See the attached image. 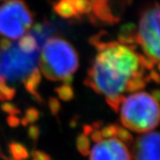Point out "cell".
Instances as JSON below:
<instances>
[{"label":"cell","instance_id":"obj_14","mask_svg":"<svg viewBox=\"0 0 160 160\" xmlns=\"http://www.w3.org/2000/svg\"><path fill=\"white\" fill-rule=\"evenodd\" d=\"M33 160H50V158L45 153L36 151L33 153Z\"/></svg>","mask_w":160,"mask_h":160},{"label":"cell","instance_id":"obj_8","mask_svg":"<svg viewBox=\"0 0 160 160\" xmlns=\"http://www.w3.org/2000/svg\"><path fill=\"white\" fill-rule=\"evenodd\" d=\"M133 160H159V135L150 132L137 137L132 146Z\"/></svg>","mask_w":160,"mask_h":160},{"label":"cell","instance_id":"obj_12","mask_svg":"<svg viewBox=\"0 0 160 160\" xmlns=\"http://www.w3.org/2000/svg\"><path fill=\"white\" fill-rule=\"evenodd\" d=\"M77 147L79 152L83 155L89 154V141L84 135H81L77 140Z\"/></svg>","mask_w":160,"mask_h":160},{"label":"cell","instance_id":"obj_11","mask_svg":"<svg viewBox=\"0 0 160 160\" xmlns=\"http://www.w3.org/2000/svg\"><path fill=\"white\" fill-rule=\"evenodd\" d=\"M15 88H11L4 80L0 78V100L9 101L15 96Z\"/></svg>","mask_w":160,"mask_h":160},{"label":"cell","instance_id":"obj_4","mask_svg":"<svg viewBox=\"0 0 160 160\" xmlns=\"http://www.w3.org/2000/svg\"><path fill=\"white\" fill-rule=\"evenodd\" d=\"M122 125L136 132H151L158 126L159 106L154 96L136 92L125 97L119 105Z\"/></svg>","mask_w":160,"mask_h":160},{"label":"cell","instance_id":"obj_10","mask_svg":"<svg viewBox=\"0 0 160 160\" xmlns=\"http://www.w3.org/2000/svg\"><path fill=\"white\" fill-rule=\"evenodd\" d=\"M10 152L13 160H25L29 157L26 149L23 145L18 143H13L11 145Z\"/></svg>","mask_w":160,"mask_h":160},{"label":"cell","instance_id":"obj_7","mask_svg":"<svg viewBox=\"0 0 160 160\" xmlns=\"http://www.w3.org/2000/svg\"><path fill=\"white\" fill-rule=\"evenodd\" d=\"M96 142L90 152L89 160H132L126 144L118 137H105Z\"/></svg>","mask_w":160,"mask_h":160},{"label":"cell","instance_id":"obj_9","mask_svg":"<svg viewBox=\"0 0 160 160\" xmlns=\"http://www.w3.org/2000/svg\"><path fill=\"white\" fill-rule=\"evenodd\" d=\"M55 11L57 14L65 18H71L78 16L72 0L58 1L55 5Z\"/></svg>","mask_w":160,"mask_h":160},{"label":"cell","instance_id":"obj_3","mask_svg":"<svg viewBox=\"0 0 160 160\" xmlns=\"http://www.w3.org/2000/svg\"><path fill=\"white\" fill-rule=\"evenodd\" d=\"M38 57L39 52H25L20 48L17 42L2 40L0 42V78L10 87V84L19 82L25 85L34 77L41 74L38 68Z\"/></svg>","mask_w":160,"mask_h":160},{"label":"cell","instance_id":"obj_6","mask_svg":"<svg viewBox=\"0 0 160 160\" xmlns=\"http://www.w3.org/2000/svg\"><path fill=\"white\" fill-rule=\"evenodd\" d=\"M145 57L154 65L159 61V7L158 3L142 13L139 29L136 35Z\"/></svg>","mask_w":160,"mask_h":160},{"label":"cell","instance_id":"obj_2","mask_svg":"<svg viewBox=\"0 0 160 160\" xmlns=\"http://www.w3.org/2000/svg\"><path fill=\"white\" fill-rule=\"evenodd\" d=\"M38 66L48 79L68 82L78 67V55L72 45L64 38H48L42 46Z\"/></svg>","mask_w":160,"mask_h":160},{"label":"cell","instance_id":"obj_1","mask_svg":"<svg viewBox=\"0 0 160 160\" xmlns=\"http://www.w3.org/2000/svg\"><path fill=\"white\" fill-rule=\"evenodd\" d=\"M97 54L85 80L89 88L103 95L108 105L118 111L124 94L143 88L148 81H158L154 64L138 53L132 44L101 42Z\"/></svg>","mask_w":160,"mask_h":160},{"label":"cell","instance_id":"obj_13","mask_svg":"<svg viewBox=\"0 0 160 160\" xmlns=\"http://www.w3.org/2000/svg\"><path fill=\"white\" fill-rule=\"evenodd\" d=\"M58 94L61 97V98L65 100H70L73 97V91L71 89V87L69 86V83H66L65 85L62 86L61 88L57 89Z\"/></svg>","mask_w":160,"mask_h":160},{"label":"cell","instance_id":"obj_5","mask_svg":"<svg viewBox=\"0 0 160 160\" xmlns=\"http://www.w3.org/2000/svg\"><path fill=\"white\" fill-rule=\"evenodd\" d=\"M33 15L22 0H9L0 6V35L17 40L27 34Z\"/></svg>","mask_w":160,"mask_h":160}]
</instances>
